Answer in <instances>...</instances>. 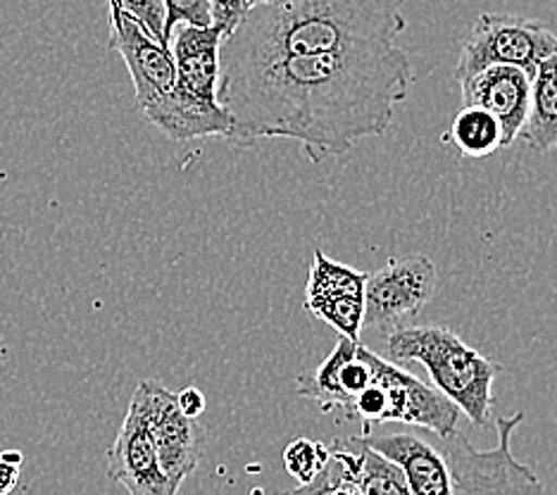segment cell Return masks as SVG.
Returning a JSON list of instances; mask_svg holds the SVG:
<instances>
[{
	"mask_svg": "<svg viewBox=\"0 0 557 495\" xmlns=\"http://www.w3.org/2000/svg\"><path fill=\"white\" fill-rule=\"evenodd\" d=\"M146 414L150 438L170 486L180 493L184 481L196 472L208 434L198 419L186 417L176 405V393L168 391L158 381H141L134 396Z\"/></svg>",
	"mask_w": 557,
	"mask_h": 495,
	"instance_id": "cell-7",
	"label": "cell"
},
{
	"mask_svg": "<svg viewBox=\"0 0 557 495\" xmlns=\"http://www.w3.org/2000/svg\"><path fill=\"white\" fill-rule=\"evenodd\" d=\"M110 48L132 74L138 108L150 112L174 91L176 70L170 48L160 46L141 24L120 8H110Z\"/></svg>",
	"mask_w": 557,
	"mask_h": 495,
	"instance_id": "cell-9",
	"label": "cell"
},
{
	"mask_svg": "<svg viewBox=\"0 0 557 495\" xmlns=\"http://www.w3.org/2000/svg\"><path fill=\"white\" fill-rule=\"evenodd\" d=\"M220 27H188L180 24L170 36V53L176 70L174 91L146 120L172 141L222 136L230 138L232 117L218 100L222 76Z\"/></svg>",
	"mask_w": 557,
	"mask_h": 495,
	"instance_id": "cell-3",
	"label": "cell"
},
{
	"mask_svg": "<svg viewBox=\"0 0 557 495\" xmlns=\"http://www.w3.org/2000/svg\"><path fill=\"white\" fill-rule=\"evenodd\" d=\"M110 8H120L126 15H132L141 27L156 38V41L164 48H170L168 34H164V0H108Z\"/></svg>",
	"mask_w": 557,
	"mask_h": 495,
	"instance_id": "cell-19",
	"label": "cell"
},
{
	"mask_svg": "<svg viewBox=\"0 0 557 495\" xmlns=\"http://www.w3.org/2000/svg\"><path fill=\"white\" fill-rule=\"evenodd\" d=\"M412 62L394 46H356L222 72L218 100L238 148L294 138L312 162L344 156L360 138L382 136L408 98Z\"/></svg>",
	"mask_w": 557,
	"mask_h": 495,
	"instance_id": "cell-1",
	"label": "cell"
},
{
	"mask_svg": "<svg viewBox=\"0 0 557 495\" xmlns=\"http://www.w3.org/2000/svg\"><path fill=\"white\" fill-rule=\"evenodd\" d=\"M388 362L422 364L432 386L443 393L474 426H484L493 410V381L503 367L481 355L446 326H400L384 336Z\"/></svg>",
	"mask_w": 557,
	"mask_h": 495,
	"instance_id": "cell-4",
	"label": "cell"
},
{
	"mask_svg": "<svg viewBox=\"0 0 557 495\" xmlns=\"http://www.w3.org/2000/svg\"><path fill=\"white\" fill-rule=\"evenodd\" d=\"M344 484V469L334 460H329V465L322 469V474L314 477L310 484H300L298 488L288 491L286 495H334L336 488Z\"/></svg>",
	"mask_w": 557,
	"mask_h": 495,
	"instance_id": "cell-22",
	"label": "cell"
},
{
	"mask_svg": "<svg viewBox=\"0 0 557 495\" xmlns=\"http://www.w3.org/2000/svg\"><path fill=\"white\" fill-rule=\"evenodd\" d=\"M108 477L129 495H176L162 472L146 414L136 398H132L120 434L108 453Z\"/></svg>",
	"mask_w": 557,
	"mask_h": 495,
	"instance_id": "cell-11",
	"label": "cell"
},
{
	"mask_svg": "<svg viewBox=\"0 0 557 495\" xmlns=\"http://www.w3.org/2000/svg\"><path fill=\"white\" fill-rule=\"evenodd\" d=\"M250 3V8H256V5H268V3H274V0H248Z\"/></svg>",
	"mask_w": 557,
	"mask_h": 495,
	"instance_id": "cell-27",
	"label": "cell"
},
{
	"mask_svg": "<svg viewBox=\"0 0 557 495\" xmlns=\"http://www.w3.org/2000/svg\"><path fill=\"white\" fill-rule=\"evenodd\" d=\"M438 288L436 264L426 256H405L388 260L382 270L367 274L362 329L384 336L432 302Z\"/></svg>",
	"mask_w": 557,
	"mask_h": 495,
	"instance_id": "cell-6",
	"label": "cell"
},
{
	"mask_svg": "<svg viewBox=\"0 0 557 495\" xmlns=\"http://www.w3.org/2000/svg\"><path fill=\"white\" fill-rule=\"evenodd\" d=\"M176 405H180V410L191 417V419H198L202 412H206V396H202V391L196 388V386H188L184 388L182 393H176Z\"/></svg>",
	"mask_w": 557,
	"mask_h": 495,
	"instance_id": "cell-23",
	"label": "cell"
},
{
	"mask_svg": "<svg viewBox=\"0 0 557 495\" xmlns=\"http://www.w3.org/2000/svg\"><path fill=\"white\" fill-rule=\"evenodd\" d=\"M0 457H3L5 462H12V465L22 467V453L20 450H3V453H0Z\"/></svg>",
	"mask_w": 557,
	"mask_h": 495,
	"instance_id": "cell-25",
	"label": "cell"
},
{
	"mask_svg": "<svg viewBox=\"0 0 557 495\" xmlns=\"http://www.w3.org/2000/svg\"><path fill=\"white\" fill-rule=\"evenodd\" d=\"M519 138L536 152L557 150V55L543 60L531 79L529 114Z\"/></svg>",
	"mask_w": 557,
	"mask_h": 495,
	"instance_id": "cell-16",
	"label": "cell"
},
{
	"mask_svg": "<svg viewBox=\"0 0 557 495\" xmlns=\"http://www.w3.org/2000/svg\"><path fill=\"white\" fill-rule=\"evenodd\" d=\"M329 450L344 469V484L360 495H412L403 469L367 446L362 436L334 441Z\"/></svg>",
	"mask_w": 557,
	"mask_h": 495,
	"instance_id": "cell-15",
	"label": "cell"
},
{
	"mask_svg": "<svg viewBox=\"0 0 557 495\" xmlns=\"http://www.w3.org/2000/svg\"><path fill=\"white\" fill-rule=\"evenodd\" d=\"M164 34H168V44L172 29L180 24H188V27H212V8L210 0H164Z\"/></svg>",
	"mask_w": 557,
	"mask_h": 495,
	"instance_id": "cell-20",
	"label": "cell"
},
{
	"mask_svg": "<svg viewBox=\"0 0 557 495\" xmlns=\"http://www.w3.org/2000/svg\"><path fill=\"white\" fill-rule=\"evenodd\" d=\"M372 374L362 358V343L338 338L336 348L326 355V360L314 372L300 374L296 381V393L300 398L320 403L324 412L346 410L370 386Z\"/></svg>",
	"mask_w": 557,
	"mask_h": 495,
	"instance_id": "cell-12",
	"label": "cell"
},
{
	"mask_svg": "<svg viewBox=\"0 0 557 495\" xmlns=\"http://www.w3.org/2000/svg\"><path fill=\"white\" fill-rule=\"evenodd\" d=\"M20 484V467L5 462L0 457V495H8L10 491H15V486Z\"/></svg>",
	"mask_w": 557,
	"mask_h": 495,
	"instance_id": "cell-24",
	"label": "cell"
},
{
	"mask_svg": "<svg viewBox=\"0 0 557 495\" xmlns=\"http://www.w3.org/2000/svg\"><path fill=\"white\" fill-rule=\"evenodd\" d=\"M332 460V450L324 446L322 441L312 438H296L290 441L284 450V465L290 477H296L300 484H310V481L322 474V469Z\"/></svg>",
	"mask_w": 557,
	"mask_h": 495,
	"instance_id": "cell-18",
	"label": "cell"
},
{
	"mask_svg": "<svg viewBox=\"0 0 557 495\" xmlns=\"http://www.w3.org/2000/svg\"><path fill=\"white\" fill-rule=\"evenodd\" d=\"M448 138L465 158H488L503 148L498 120L481 108L465 106L450 124Z\"/></svg>",
	"mask_w": 557,
	"mask_h": 495,
	"instance_id": "cell-17",
	"label": "cell"
},
{
	"mask_svg": "<svg viewBox=\"0 0 557 495\" xmlns=\"http://www.w3.org/2000/svg\"><path fill=\"white\" fill-rule=\"evenodd\" d=\"M557 55V34L541 22L508 12H484L465 36L460 60L455 65V82L460 86L488 67H517L529 79L543 60Z\"/></svg>",
	"mask_w": 557,
	"mask_h": 495,
	"instance_id": "cell-5",
	"label": "cell"
},
{
	"mask_svg": "<svg viewBox=\"0 0 557 495\" xmlns=\"http://www.w3.org/2000/svg\"><path fill=\"white\" fill-rule=\"evenodd\" d=\"M334 495H360L356 488H352L350 484H341L338 488H336V493Z\"/></svg>",
	"mask_w": 557,
	"mask_h": 495,
	"instance_id": "cell-26",
	"label": "cell"
},
{
	"mask_svg": "<svg viewBox=\"0 0 557 495\" xmlns=\"http://www.w3.org/2000/svg\"><path fill=\"white\" fill-rule=\"evenodd\" d=\"M367 272L326 258L318 248L306 286V310L326 322L341 338L360 341Z\"/></svg>",
	"mask_w": 557,
	"mask_h": 495,
	"instance_id": "cell-10",
	"label": "cell"
},
{
	"mask_svg": "<svg viewBox=\"0 0 557 495\" xmlns=\"http://www.w3.org/2000/svg\"><path fill=\"white\" fill-rule=\"evenodd\" d=\"M367 446L396 462L412 495H453V477L446 453L438 436L424 438L422 434H391L367 436Z\"/></svg>",
	"mask_w": 557,
	"mask_h": 495,
	"instance_id": "cell-14",
	"label": "cell"
},
{
	"mask_svg": "<svg viewBox=\"0 0 557 495\" xmlns=\"http://www.w3.org/2000/svg\"><path fill=\"white\" fill-rule=\"evenodd\" d=\"M465 106L481 108L498 120L503 148H510L522 134L529 114L531 79L517 67H488L462 86Z\"/></svg>",
	"mask_w": 557,
	"mask_h": 495,
	"instance_id": "cell-13",
	"label": "cell"
},
{
	"mask_svg": "<svg viewBox=\"0 0 557 495\" xmlns=\"http://www.w3.org/2000/svg\"><path fill=\"white\" fill-rule=\"evenodd\" d=\"M210 8H212V27H220L226 41V38L238 29V24L248 15L250 3L248 0H210Z\"/></svg>",
	"mask_w": 557,
	"mask_h": 495,
	"instance_id": "cell-21",
	"label": "cell"
},
{
	"mask_svg": "<svg viewBox=\"0 0 557 495\" xmlns=\"http://www.w3.org/2000/svg\"><path fill=\"white\" fill-rule=\"evenodd\" d=\"M362 358L370 367L374 384L384 391L386 424L400 422L426 429L434 436H450L458 431L460 410L420 376L388 362L382 355L362 346Z\"/></svg>",
	"mask_w": 557,
	"mask_h": 495,
	"instance_id": "cell-8",
	"label": "cell"
},
{
	"mask_svg": "<svg viewBox=\"0 0 557 495\" xmlns=\"http://www.w3.org/2000/svg\"><path fill=\"white\" fill-rule=\"evenodd\" d=\"M405 0H274L248 10L222 44V72L356 46H394L408 27Z\"/></svg>",
	"mask_w": 557,
	"mask_h": 495,
	"instance_id": "cell-2",
	"label": "cell"
}]
</instances>
